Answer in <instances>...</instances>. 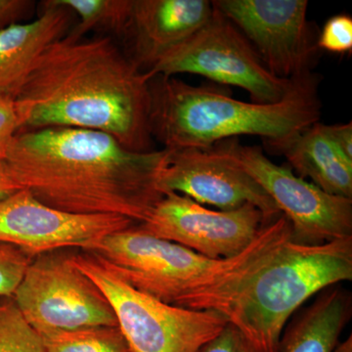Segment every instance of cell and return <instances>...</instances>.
Listing matches in <instances>:
<instances>
[{"label":"cell","mask_w":352,"mask_h":352,"mask_svg":"<svg viewBox=\"0 0 352 352\" xmlns=\"http://www.w3.org/2000/svg\"><path fill=\"white\" fill-rule=\"evenodd\" d=\"M271 151L286 157L298 177L331 195L352 199V161L329 138L325 124L315 122Z\"/></svg>","instance_id":"2e32d148"},{"label":"cell","mask_w":352,"mask_h":352,"mask_svg":"<svg viewBox=\"0 0 352 352\" xmlns=\"http://www.w3.org/2000/svg\"><path fill=\"white\" fill-rule=\"evenodd\" d=\"M208 0H133L124 41L127 56L147 74L168 52L200 31L214 14Z\"/></svg>","instance_id":"5bb4252c"},{"label":"cell","mask_w":352,"mask_h":352,"mask_svg":"<svg viewBox=\"0 0 352 352\" xmlns=\"http://www.w3.org/2000/svg\"><path fill=\"white\" fill-rule=\"evenodd\" d=\"M352 279V238L298 244L283 214L261 229L233 270L192 292L178 307L212 310L259 352H279L287 321L303 302Z\"/></svg>","instance_id":"3957f363"},{"label":"cell","mask_w":352,"mask_h":352,"mask_svg":"<svg viewBox=\"0 0 352 352\" xmlns=\"http://www.w3.org/2000/svg\"><path fill=\"white\" fill-rule=\"evenodd\" d=\"M73 261L107 296L132 352H199L228 324L212 310L166 305L136 291L94 252H74Z\"/></svg>","instance_id":"5b68a950"},{"label":"cell","mask_w":352,"mask_h":352,"mask_svg":"<svg viewBox=\"0 0 352 352\" xmlns=\"http://www.w3.org/2000/svg\"><path fill=\"white\" fill-rule=\"evenodd\" d=\"M222 145L288 219L293 242L316 245L352 238V199L326 193L271 162L261 148L231 139Z\"/></svg>","instance_id":"9c48e42d"},{"label":"cell","mask_w":352,"mask_h":352,"mask_svg":"<svg viewBox=\"0 0 352 352\" xmlns=\"http://www.w3.org/2000/svg\"><path fill=\"white\" fill-rule=\"evenodd\" d=\"M150 80L112 38L67 32L46 48L14 99L20 131L90 129L131 151H153Z\"/></svg>","instance_id":"7a4b0ae2"},{"label":"cell","mask_w":352,"mask_h":352,"mask_svg":"<svg viewBox=\"0 0 352 352\" xmlns=\"http://www.w3.org/2000/svg\"><path fill=\"white\" fill-rule=\"evenodd\" d=\"M160 185L164 194L173 192L220 210L251 204L261 212L265 224L282 214L263 187L234 161L223 145L170 151Z\"/></svg>","instance_id":"4fadbf2b"},{"label":"cell","mask_w":352,"mask_h":352,"mask_svg":"<svg viewBox=\"0 0 352 352\" xmlns=\"http://www.w3.org/2000/svg\"><path fill=\"white\" fill-rule=\"evenodd\" d=\"M136 226L113 214H75L39 201L29 190L0 198V242L32 256L58 250L94 251L112 234Z\"/></svg>","instance_id":"7c38bea8"},{"label":"cell","mask_w":352,"mask_h":352,"mask_svg":"<svg viewBox=\"0 0 352 352\" xmlns=\"http://www.w3.org/2000/svg\"><path fill=\"white\" fill-rule=\"evenodd\" d=\"M138 226L108 236L90 252L107 263L131 288L175 307L192 292L233 270L249 251L248 247L234 258L210 259L148 235Z\"/></svg>","instance_id":"8992f818"},{"label":"cell","mask_w":352,"mask_h":352,"mask_svg":"<svg viewBox=\"0 0 352 352\" xmlns=\"http://www.w3.org/2000/svg\"><path fill=\"white\" fill-rule=\"evenodd\" d=\"M351 314L349 294L327 288L282 333L279 352H332Z\"/></svg>","instance_id":"e0dca14e"},{"label":"cell","mask_w":352,"mask_h":352,"mask_svg":"<svg viewBox=\"0 0 352 352\" xmlns=\"http://www.w3.org/2000/svg\"><path fill=\"white\" fill-rule=\"evenodd\" d=\"M0 352H45L41 335L12 298H0Z\"/></svg>","instance_id":"ffe728a7"},{"label":"cell","mask_w":352,"mask_h":352,"mask_svg":"<svg viewBox=\"0 0 352 352\" xmlns=\"http://www.w3.org/2000/svg\"><path fill=\"white\" fill-rule=\"evenodd\" d=\"M264 226L251 204L231 210H212L168 192L153 208L141 231L175 243L210 259L234 258L249 247Z\"/></svg>","instance_id":"8fae6325"},{"label":"cell","mask_w":352,"mask_h":352,"mask_svg":"<svg viewBox=\"0 0 352 352\" xmlns=\"http://www.w3.org/2000/svg\"><path fill=\"white\" fill-rule=\"evenodd\" d=\"M332 352H352V336H349L344 342H338Z\"/></svg>","instance_id":"83f0119b"},{"label":"cell","mask_w":352,"mask_h":352,"mask_svg":"<svg viewBox=\"0 0 352 352\" xmlns=\"http://www.w3.org/2000/svg\"><path fill=\"white\" fill-rule=\"evenodd\" d=\"M329 138L340 152L352 161V122L326 126Z\"/></svg>","instance_id":"484cf974"},{"label":"cell","mask_w":352,"mask_h":352,"mask_svg":"<svg viewBox=\"0 0 352 352\" xmlns=\"http://www.w3.org/2000/svg\"><path fill=\"white\" fill-rule=\"evenodd\" d=\"M19 185L11 175L3 161H0V198H3L20 190Z\"/></svg>","instance_id":"4316f807"},{"label":"cell","mask_w":352,"mask_h":352,"mask_svg":"<svg viewBox=\"0 0 352 352\" xmlns=\"http://www.w3.org/2000/svg\"><path fill=\"white\" fill-rule=\"evenodd\" d=\"M34 258L20 248L0 242V298H12Z\"/></svg>","instance_id":"44dd1931"},{"label":"cell","mask_w":352,"mask_h":352,"mask_svg":"<svg viewBox=\"0 0 352 352\" xmlns=\"http://www.w3.org/2000/svg\"><path fill=\"white\" fill-rule=\"evenodd\" d=\"M34 3L29 0H0V31L4 28L17 24L31 12Z\"/></svg>","instance_id":"d4e9b609"},{"label":"cell","mask_w":352,"mask_h":352,"mask_svg":"<svg viewBox=\"0 0 352 352\" xmlns=\"http://www.w3.org/2000/svg\"><path fill=\"white\" fill-rule=\"evenodd\" d=\"M20 131L15 100L0 95V161H4L9 147Z\"/></svg>","instance_id":"cb8c5ba5"},{"label":"cell","mask_w":352,"mask_h":352,"mask_svg":"<svg viewBox=\"0 0 352 352\" xmlns=\"http://www.w3.org/2000/svg\"><path fill=\"white\" fill-rule=\"evenodd\" d=\"M231 21L273 76L292 80L311 73L318 36L307 20V0H219Z\"/></svg>","instance_id":"30bf717a"},{"label":"cell","mask_w":352,"mask_h":352,"mask_svg":"<svg viewBox=\"0 0 352 352\" xmlns=\"http://www.w3.org/2000/svg\"><path fill=\"white\" fill-rule=\"evenodd\" d=\"M78 17V24L68 32L73 38L85 36L87 32H99L126 38L131 22L133 0H57Z\"/></svg>","instance_id":"ac0fdd59"},{"label":"cell","mask_w":352,"mask_h":352,"mask_svg":"<svg viewBox=\"0 0 352 352\" xmlns=\"http://www.w3.org/2000/svg\"><path fill=\"white\" fill-rule=\"evenodd\" d=\"M45 352H132L119 326L39 333Z\"/></svg>","instance_id":"d6986e66"},{"label":"cell","mask_w":352,"mask_h":352,"mask_svg":"<svg viewBox=\"0 0 352 352\" xmlns=\"http://www.w3.org/2000/svg\"><path fill=\"white\" fill-rule=\"evenodd\" d=\"M199 352H259L238 329L227 324L212 340Z\"/></svg>","instance_id":"603a6c76"},{"label":"cell","mask_w":352,"mask_h":352,"mask_svg":"<svg viewBox=\"0 0 352 352\" xmlns=\"http://www.w3.org/2000/svg\"><path fill=\"white\" fill-rule=\"evenodd\" d=\"M318 87V76L307 74L293 78L281 101L258 104L173 76H154L150 80L152 138L170 151L210 149L241 135L259 136L272 149L320 120Z\"/></svg>","instance_id":"277c9868"},{"label":"cell","mask_w":352,"mask_h":352,"mask_svg":"<svg viewBox=\"0 0 352 352\" xmlns=\"http://www.w3.org/2000/svg\"><path fill=\"white\" fill-rule=\"evenodd\" d=\"M178 74L206 76L242 88L252 103L258 104L281 101L293 80L273 76L242 32L215 6L212 17L200 31L162 58L146 75L152 78Z\"/></svg>","instance_id":"ba28073f"},{"label":"cell","mask_w":352,"mask_h":352,"mask_svg":"<svg viewBox=\"0 0 352 352\" xmlns=\"http://www.w3.org/2000/svg\"><path fill=\"white\" fill-rule=\"evenodd\" d=\"M73 14L57 0H46L38 19L0 31V95L16 98L46 48L69 31Z\"/></svg>","instance_id":"9a60e30c"},{"label":"cell","mask_w":352,"mask_h":352,"mask_svg":"<svg viewBox=\"0 0 352 352\" xmlns=\"http://www.w3.org/2000/svg\"><path fill=\"white\" fill-rule=\"evenodd\" d=\"M71 250L32 259L13 298L38 333L117 327V316L101 289L73 261Z\"/></svg>","instance_id":"52a82bcc"},{"label":"cell","mask_w":352,"mask_h":352,"mask_svg":"<svg viewBox=\"0 0 352 352\" xmlns=\"http://www.w3.org/2000/svg\"><path fill=\"white\" fill-rule=\"evenodd\" d=\"M319 50L344 54L352 50V18L339 14L330 18L318 36Z\"/></svg>","instance_id":"7402d4cb"},{"label":"cell","mask_w":352,"mask_h":352,"mask_svg":"<svg viewBox=\"0 0 352 352\" xmlns=\"http://www.w3.org/2000/svg\"><path fill=\"white\" fill-rule=\"evenodd\" d=\"M170 151L134 152L104 132L71 127L20 131L4 163L21 189L75 214H113L143 223L164 196Z\"/></svg>","instance_id":"6da1fadb"}]
</instances>
